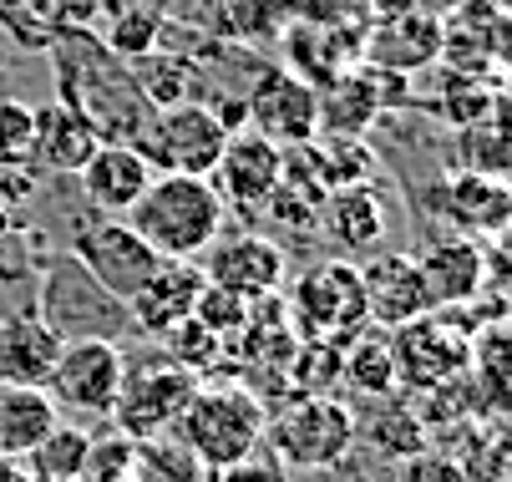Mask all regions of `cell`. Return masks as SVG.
I'll return each instance as SVG.
<instances>
[{
    "label": "cell",
    "instance_id": "obj_1",
    "mask_svg": "<svg viewBox=\"0 0 512 482\" xmlns=\"http://www.w3.org/2000/svg\"><path fill=\"white\" fill-rule=\"evenodd\" d=\"M46 56L56 61L61 102L77 107L102 143H132L148 127V117H153L148 97L137 92L127 61L117 51H107L92 26H66Z\"/></svg>",
    "mask_w": 512,
    "mask_h": 482
},
{
    "label": "cell",
    "instance_id": "obj_2",
    "mask_svg": "<svg viewBox=\"0 0 512 482\" xmlns=\"http://www.w3.org/2000/svg\"><path fill=\"white\" fill-rule=\"evenodd\" d=\"M127 224L148 239L158 259H203V249L224 234L229 209L208 178L193 173H158L132 203Z\"/></svg>",
    "mask_w": 512,
    "mask_h": 482
},
{
    "label": "cell",
    "instance_id": "obj_3",
    "mask_svg": "<svg viewBox=\"0 0 512 482\" xmlns=\"http://www.w3.org/2000/svg\"><path fill=\"white\" fill-rule=\"evenodd\" d=\"M264 411H269L264 396L244 381H213V386L198 381V391L178 411L173 432L208 472H224L264 442Z\"/></svg>",
    "mask_w": 512,
    "mask_h": 482
},
{
    "label": "cell",
    "instance_id": "obj_4",
    "mask_svg": "<svg viewBox=\"0 0 512 482\" xmlns=\"http://www.w3.org/2000/svg\"><path fill=\"white\" fill-rule=\"evenodd\" d=\"M264 447L284 467H340L355 452V411L335 396L295 391L264 411Z\"/></svg>",
    "mask_w": 512,
    "mask_h": 482
},
{
    "label": "cell",
    "instance_id": "obj_5",
    "mask_svg": "<svg viewBox=\"0 0 512 482\" xmlns=\"http://www.w3.org/2000/svg\"><path fill=\"white\" fill-rule=\"evenodd\" d=\"M289 330L300 340H325V346H345L350 335L365 330V290L360 269L350 259H325L300 274L295 295L284 300Z\"/></svg>",
    "mask_w": 512,
    "mask_h": 482
},
{
    "label": "cell",
    "instance_id": "obj_6",
    "mask_svg": "<svg viewBox=\"0 0 512 482\" xmlns=\"http://www.w3.org/2000/svg\"><path fill=\"white\" fill-rule=\"evenodd\" d=\"M386 346H391L396 386H406L416 396L472 371V330H462L452 320V310H431L421 320L386 330Z\"/></svg>",
    "mask_w": 512,
    "mask_h": 482
},
{
    "label": "cell",
    "instance_id": "obj_7",
    "mask_svg": "<svg viewBox=\"0 0 512 482\" xmlns=\"http://www.w3.org/2000/svg\"><path fill=\"white\" fill-rule=\"evenodd\" d=\"M229 143V127L213 117L208 102H173V107H158L132 137V148L148 158L153 173H193V178H208L218 153Z\"/></svg>",
    "mask_w": 512,
    "mask_h": 482
},
{
    "label": "cell",
    "instance_id": "obj_8",
    "mask_svg": "<svg viewBox=\"0 0 512 482\" xmlns=\"http://www.w3.org/2000/svg\"><path fill=\"white\" fill-rule=\"evenodd\" d=\"M122 346L117 340H97V335H77V340H61V356L51 366L46 396L56 401V411H71L82 422H107L112 417V401L122 386Z\"/></svg>",
    "mask_w": 512,
    "mask_h": 482
},
{
    "label": "cell",
    "instance_id": "obj_9",
    "mask_svg": "<svg viewBox=\"0 0 512 482\" xmlns=\"http://www.w3.org/2000/svg\"><path fill=\"white\" fill-rule=\"evenodd\" d=\"M193 391H198V376L183 371V366H173L168 356H158V361H127L107 422L122 427L132 442H137V437L173 432L178 411L188 406Z\"/></svg>",
    "mask_w": 512,
    "mask_h": 482
},
{
    "label": "cell",
    "instance_id": "obj_10",
    "mask_svg": "<svg viewBox=\"0 0 512 482\" xmlns=\"http://www.w3.org/2000/svg\"><path fill=\"white\" fill-rule=\"evenodd\" d=\"M61 340H77V335H97V340H117L127 320V305L112 300L92 274L77 259H51L46 280H41V310H36Z\"/></svg>",
    "mask_w": 512,
    "mask_h": 482
},
{
    "label": "cell",
    "instance_id": "obj_11",
    "mask_svg": "<svg viewBox=\"0 0 512 482\" xmlns=\"http://www.w3.org/2000/svg\"><path fill=\"white\" fill-rule=\"evenodd\" d=\"M249 132L269 137L274 148H295L320 137V87H310L295 66H269L244 92Z\"/></svg>",
    "mask_w": 512,
    "mask_h": 482
},
{
    "label": "cell",
    "instance_id": "obj_12",
    "mask_svg": "<svg viewBox=\"0 0 512 482\" xmlns=\"http://www.w3.org/2000/svg\"><path fill=\"white\" fill-rule=\"evenodd\" d=\"M71 259H77L92 280L122 305L137 295V285L148 280L153 264H158L148 239H142L127 219H102V214L77 224V234H71Z\"/></svg>",
    "mask_w": 512,
    "mask_h": 482
},
{
    "label": "cell",
    "instance_id": "obj_13",
    "mask_svg": "<svg viewBox=\"0 0 512 482\" xmlns=\"http://www.w3.org/2000/svg\"><path fill=\"white\" fill-rule=\"evenodd\" d=\"M279 163H284V153L269 143V137H259V132L244 127V132H229V143H224V153H218L208 183L218 188L224 209L259 214L264 198H269L274 183H279Z\"/></svg>",
    "mask_w": 512,
    "mask_h": 482
},
{
    "label": "cell",
    "instance_id": "obj_14",
    "mask_svg": "<svg viewBox=\"0 0 512 482\" xmlns=\"http://www.w3.org/2000/svg\"><path fill=\"white\" fill-rule=\"evenodd\" d=\"M360 290H365V325L376 330H396L436 310L416 269V254H391V249L371 254V264H360Z\"/></svg>",
    "mask_w": 512,
    "mask_h": 482
},
{
    "label": "cell",
    "instance_id": "obj_15",
    "mask_svg": "<svg viewBox=\"0 0 512 482\" xmlns=\"http://www.w3.org/2000/svg\"><path fill=\"white\" fill-rule=\"evenodd\" d=\"M203 274L213 285H224L244 300H264L279 290L284 280V249L269 239V234H218L208 249H203Z\"/></svg>",
    "mask_w": 512,
    "mask_h": 482
},
{
    "label": "cell",
    "instance_id": "obj_16",
    "mask_svg": "<svg viewBox=\"0 0 512 482\" xmlns=\"http://www.w3.org/2000/svg\"><path fill=\"white\" fill-rule=\"evenodd\" d=\"M203 285H208V274H203L198 259H158L153 274H148V280L137 285V295L127 300L132 330H142V335L158 340L163 330H173L178 320L193 315Z\"/></svg>",
    "mask_w": 512,
    "mask_h": 482
},
{
    "label": "cell",
    "instance_id": "obj_17",
    "mask_svg": "<svg viewBox=\"0 0 512 482\" xmlns=\"http://www.w3.org/2000/svg\"><path fill=\"white\" fill-rule=\"evenodd\" d=\"M416 269L436 310H462V305H477L487 285V249L472 234H447L416 254Z\"/></svg>",
    "mask_w": 512,
    "mask_h": 482
},
{
    "label": "cell",
    "instance_id": "obj_18",
    "mask_svg": "<svg viewBox=\"0 0 512 482\" xmlns=\"http://www.w3.org/2000/svg\"><path fill=\"white\" fill-rule=\"evenodd\" d=\"M153 178H158V173L148 168V158H142L132 143H102V148L82 163V173H77L82 198L92 203L102 219H127L132 203L148 193Z\"/></svg>",
    "mask_w": 512,
    "mask_h": 482
},
{
    "label": "cell",
    "instance_id": "obj_19",
    "mask_svg": "<svg viewBox=\"0 0 512 482\" xmlns=\"http://www.w3.org/2000/svg\"><path fill=\"white\" fill-rule=\"evenodd\" d=\"M320 224H325V234H330L335 249L365 254V249H381L386 244V234H391V203H386V193L376 183H350V188L325 193Z\"/></svg>",
    "mask_w": 512,
    "mask_h": 482
},
{
    "label": "cell",
    "instance_id": "obj_20",
    "mask_svg": "<svg viewBox=\"0 0 512 482\" xmlns=\"http://www.w3.org/2000/svg\"><path fill=\"white\" fill-rule=\"evenodd\" d=\"M56 356L61 335L36 310L0 315V386H46Z\"/></svg>",
    "mask_w": 512,
    "mask_h": 482
},
{
    "label": "cell",
    "instance_id": "obj_21",
    "mask_svg": "<svg viewBox=\"0 0 512 482\" xmlns=\"http://www.w3.org/2000/svg\"><path fill=\"white\" fill-rule=\"evenodd\" d=\"M102 148V137L92 132V122L66 107L61 97L36 107V132H31V158L46 168V173H61V178H77L82 163Z\"/></svg>",
    "mask_w": 512,
    "mask_h": 482
},
{
    "label": "cell",
    "instance_id": "obj_22",
    "mask_svg": "<svg viewBox=\"0 0 512 482\" xmlns=\"http://www.w3.org/2000/svg\"><path fill=\"white\" fill-rule=\"evenodd\" d=\"M447 214L462 234L472 239H502L507 219H512V193L502 173H477V168H457L447 178Z\"/></svg>",
    "mask_w": 512,
    "mask_h": 482
},
{
    "label": "cell",
    "instance_id": "obj_23",
    "mask_svg": "<svg viewBox=\"0 0 512 482\" xmlns=\"http://www.w3.org/2000/svg\"><path fill=\"white\" fill-rule=\"evenodd\" d=\"M61 422L46 386H0V452L26 457L51 427Z\"/></svg>",
    "mask_w": 512,
    "mask_h": 482
},
{
    "label": "cell",
    "instance_id": "obj_24",
    "mask_svg": "<svg viewBox=\"0 0 512 482\" xmlns=\"http://www.w3.org/2000/svg\"><path fill=\"white\" fill-rule=\"evenodd\" d=\"M381 87L376 77H335L325 82L320 92V137H365V127H371L381 117Z\"/></svg>",
    "mask_w": 512,
    "mask_h": 482
},
{
    "label": "cell",
    "instance_id": "obj_25",
    "mask_svg": "<svg viewBox=\"0 0 512 482\" xmlns=\"http://www.w3.org/2000/svg\"><path fill=\"white\" fill-rule=\"evenodd\" d=\"M127 72L137 82V92L148 97V107H173V102H193V82H198V66L183 56V51H168V46H153L127 61Z\"/></svg>",
    "mask_w": 512,
    "mask_h": 482
},
{
    "label": "cell",
    "instance_id": "obj_26",
    "mask_svg": "<svg viewBox=\"0 0 512 482\" xmlns=\"http://www.w3.org/2000/svg\"><path fill=\"white\" fill-rule=\"evenodd\" d=\"M102 6H107L102 26H92V31H97V41L107 51L132 61V56L158 46V36H163V11L158 6H148V0H102Z\"/></svg>",
    "mask_w": 512,
    "mask_h": 482
},
{
    "label": "cell",
    "instance_id": "obj_27",
    "mask_svg": "<svg viewBox=\"0 0 512 482\" xmlns=\"http://www.w3.org/2000/svg\"><path fill=\"white\" fill-rule=\"evenodd\" d=\"M436 51H442V31H436L431 16H396L371 36V61L391 66V72H416Z\"/></svg>",
    "mask_w": 512,
    "mask_h": 482
},
{
    "label": "cell",
    "instance_id": "obj_28",
    "mask_svg": "<svg viewBox=\"0 0 512 482\" xmlns=\"http://www.w3.org/2000/svg\"><path fill=\"white\" fill-rule=\"evenodd\" d=\"M132 482H208V467L188 452V442L178 432H158V437H137L132 442Z\"/></svg>",
    "mask_w": 512,
    "mask_h": 482
},
{
    "label": "cell",
    "instance_id": "obj_29",
    "mask_svg": "<svg viewBox=\"0 0 512 482\" xmlns=\"http://www.w3.org/2000/svg\"><path fill=\"white\" fill-rule=\"evenodd\" d=\"M66 26H71L66 0H0V31L21 51H51Z\"/></svg>",
    "mask_w": 512,
    "mask_h": 482
},
{
    "label": "cell",
    "instance_id": "obj_30",
    "mask_svg": "<svg viewBox=\"0 0 512 482\" xmlns=\"http://www.w3.org/2000/svg\"><path fill=\"white\" fill-rule=\"evenodd\" d=\"M340 376L371 401H386L396 391V366H391V346L386 335H350L340 346Z\"/></svg>",
    "mask_w": 512,
    "mask_h": 482
},
{
    "label": "cell",
    "instance_id": "obj_31",
    "mask_svg": "<svg viewBox=\"0 0 512 482\" xmlns=\"http://www.w3.org/2000/svg\"><path fill=\"white\" fill-rule=\"evenodd\" d=\"M87 427L82 422H56L31 452H26V467L31 477H82V462H87Z\"/></svg>",
    "mask_w": 512,
    "mask_h": 482
},
{
    "label": "cell",
    "instance_id": "obj_32",
    "mask_svg": "<svg viewBox=\"0 0 512 482\" xmlns=\"http://www.w3.org/2000/svg\"><path fill=\"white\" fill-rule=\"evenodd\" d=\"M360 437L371 442V452H381V457H411V452L431 447L426 422L416 417V411H406V406L376 411V422H360V417H355V442H360Z\"/></svg>",
    "mask_w": 512,
    "mask_h": 482
},
{
    "label": "cell",
    "instance_id": "obj_33",
    "mask_svg": "<svg viewBox=\"0 0 512 482\" xmlns=\"http://www.w3.org/2000/svg\"><path fill=\"white\" fill-rule=\"evenodd\" d=\"M158 346H163V356H168L173 366H183V371H193V376H203V371H213V366H224V340H218L208 325H198L193 315L178 320L173 330H163Z\"/></svg>",
    "mask_w": 512,
    "mask_h": 482
},
{
    "label": "cell",
    "instance_id": "obj_34",
    "mask_svg": "<svg viewBox=\"0 0 512 482\" xmlns=\"http://www.w3.org/2000/svg\"><path fill=\"white\" fill-rule=\"evenodd\" d=\"M320 148V183L325 193L350 188V183H371L376 173V153L360 143V137H315Z\"/></svg>",
    "mask_w": 512,
    "mask_h": 482
},
{
    "label": "cell",
    "instance_id": "obj_35",
    "mask_svg": "<svg viewBox=\"0 0 512 482\" xmlns=\"http://www.w3.org/2000/svg\"><path fill=\"white\" fill-rule=\"evenodd\" d=\"M249 315H254V300H244V295H234V290H224V285H213V280L203 285V295H198V305H193V320L208 325L218 340H224V351H229V340L244 335Z\"/></svg>",
    "mask_w": 512,
    "mask_h": 482
},
{
    "label": "cell",
    "instance_id": "obj_36",
    "mask_svg": "<svg viewBox=\"0 0 512 482\" xmlns=\"http://www.w3.org/2000/svg\"><path fill=\"white\" fill-rule=\"evenodd\" d=\"M132 472V437L122 427H97L87 437V462H82V477L77 482H127Z\"/></svg>",
    "mask_w": 512,
    "mask_h": 482
},
{
    "label": "cell",
    "instance_id": "obj_37",
    "mask_svg": "<svg viewBox=\"0 0 512 482\" xmlns=\"http://www.w3.org/2000/svg\"><path fill=\"white\" fill-rule=\"evenodd\" d=\"M31 132H36V107L21 97H0V163H26Z\"/></svg>",
    "mask_w": 512,
    "mask_h": 482
},
{
    "label": "cell",
    "instance_id": "obj_38",
    "mask_svg": "<svg viewBox=\"0 0 512 482\" xmlns=\"http://www.w3.org/2000/svg\"><path fill=\"white\" fill-rule=\"evenodd\" d=\"M31 193H36V178L26 173V163H0V203L6 209H21Z\"/></svg>",
    "mask_w": 512,
    "mask_h": 482
},
{
    "label": "cell",
    "instance_id": "obj_39",
    "mask_svg": "<svg viewBox=\"0 0 512 482\" xmlns=\"http://www.w3.org/2000/svg\"><path fill=\"white\" fill-rule=\"evenodd\" d=\"M284 482H345L340 467H289Z\"/></svg>",
    "mask_w": 512,
    "mask_h": 482
},
{
    "label": "cell",
    "instance_id": "obj_40",
    "mask_svg": "<svg viewBox=\"0 0 512 482\" xmlns=\"http://www.w3.org/2000/svg\"><path fill=\"white\" fill-rule=\"evenodd\" d=\"M0 482H36V477H31L26 457H6V452H0Z\"/></svg>",
    "mask_w": 512,
    "mask_h": 482
},
{
    "label": "cell",
    "instance_id": "obj_41",
    "mask_svg": "<svg viewBox=\"0 0 512 482\" xmlns=\"http://www.w3.org/2000/svg\"><path fill=\"white\" fill-rule=\"evenodd\" d=\"M21 219H16V209H6V203H0V234H11Z\"/></svg>",
    "mask_w": 512,
    "mask_h": 482
},
{
    "label": "cell",
    "instance_id": "obj_42",
    "mask_svg": "<svg viewBox=\"0 0 512 482\" xmlns=\"http://www.w3.org/2000/svg\"><path fill=\"white\" fill-rule=\"evenodd\" d=\"M36 482H71V477H36Z\"/></svg>",
    "mask_w": 512,
    "mask_h": 482
},
{
    "label": "cell",
    "instance_id": "obj_43",
    "mask_svg": "<svg viewBox=\"0 0 512 482\" xmlns=\"http://www.w3.org/2000/svg\"><path fill=\"white\" fill-rule=\"evenodd\" d=\"M127 482H132V477H127Z\"/></svg>",
    "mask_w": 512,
    "mask_h": 482
}]
</instances>
